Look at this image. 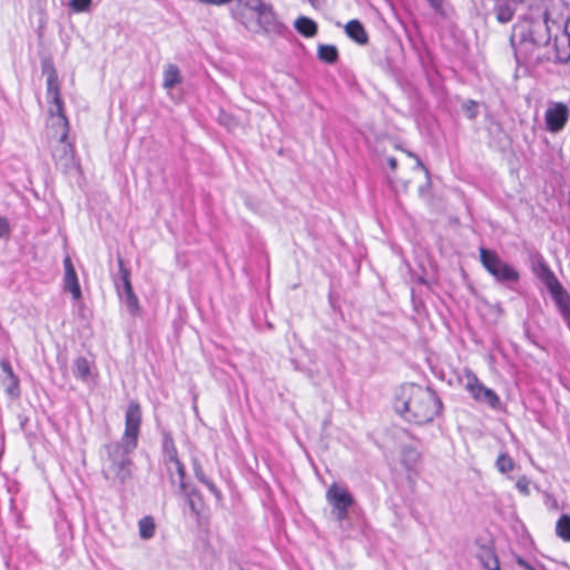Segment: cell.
Wrapping results in <instances>:
<instances>
[{
    "instance_id": "obj_1",
    "label": "cell",
    "mask_w": 570,
    "mask_h": 570,
    "mask_svg": "<svg viewBox=\"0 0 570 570\" xmlns=\"http://www.w3.org/2000/svg\"><path fill=\"white\" fill-rule=\"evenodd\" d=\"M46 102H47V133L54 160L61 172L72 169V155L70 128L61 100L59 77L55 68L49 67L46 82Z\"/></svg>"
},
{
    "instance_id": "obj_2",
    "label": "cell",
    "mask_w": 570,
    "mask_h": 570,
    "mask_svg": "<svg viewBox=\"0 0 570 570\" xmlns=\"http://www.w3.org/2000/svg\"><path fill=\"white\" fill-rule=\"evenodd\" d=\"M396 415L409 424H430L442 410L440 399L429 387L407 382L396 389L393 398Z\"/></svg>"
},
{
    "instance_id": "obj_3",
    "label": "cell",
    "mask_w": 570,
    "mask_h": 570,
    "mask_svg": "<svg viewBox=\"0 0 570 570\" xmlns=\"http://www.w3.org/2000/svg\"><path fill=\"white\" fill-rule=\"evenodd\" d=\"M383 154L391 174L404 190L418 191L424 189L429 182L426 169L409 153L398 146H387Z\"/></svg>"
},
{
    "instance_id": "obj_4",
    "label": "cell",
    "mask_w": 570,
    "mask_h": 570,
    "mask_svg": "<svg viewBox=\"0 0 570 570\" xmlns=\"http://www.w3.org/2000/svg\"><path fill=\"white\" fill-rule=\"evenodd\" d=\"M143 424V413L141 404L137 401L130 402L126 413L125 431L122 439L113 446H107V457L119 470H125L130 465V456L135 452L139 445Z\"/></svg>"
},
{
    "instance_id": "obj_5",
    "label": "cell",
    "mask_w": 570,
    "mask_h": 570,
    "mask_svg": "<svg viewBox=\"0 0 570 570\" xmlns=\"http://www.w3.org/2000/svg\"><path fill=\"white\" fill-rule=\"evenodd\" d=\"M163 456L173 484L180 489V493L185 495L186 498L189 499L190 506L192 507L194 512L199 516H202L204 512V502H203L202 497L190 480L189 475L186 474L184 465L178 457L174 439L169 433H167L164 438Z\"/></svg>"
},
{
    "instance_id": "obj_6",
    "label": "cell",
    "mask_w": 570,
    "mask_h": 570,
    "mask_svg": "<svg viewBox=\"0 0 570 570\" xmlns=\"http://www.w3.org/2000/svg\"><path fill=\"white\" fill-rule=\"evenodd\" d=\"M233 15L249 31H270L275 27V18L269 6L260 1H238L232 8Z\"/></svg>"
},
{
    "instance_id": "obj_7",
    "label": "cell",
    "mask_w": 570,
    "mask_h": 570,
    "mask_svg": "<svg viewBox=\"0 0 570 570\" xmlns=\"http://www.w3.org/2000/svg\"><path fill=\"white\" fill-rule=\"evenodd\" d=\"M538 273H539L543 282H545L547 288L550 291L551 295L554 296L555 301L560 307L562 314L570 321V296L567 293V291L558 282L556 277L551 273L550 270L545 264L539 263Z\"/></svg>"
},
{
    "instance_id": "obj_8",
    "label": "cell",
    "mask_w": 570,
    "mask_h": 570,
    "mask_svg": "<svg viewBox=\"0 0 570 570\" xmlns=\"http://www.w3.org/2000/svg\"><path fill=\"white\" fill-rule=\"evenodd\" d=\"M482 261L484 268L493 275L504 281H518L519 275L514 268L504 263L493 249H482Z\"/></svg>"
},
{
    "instance_id": "obj_9",
    "label": "cell",
    "mask_w": 570,
    "mask_h": 570,
    "mask_svg": "<svg viewBox=\"0 0 570 570\" xmlns=\"http://www.w3.org/2000/svg\"><path fill=\"white\" fill-rule=\"evenodd\" d=\"M328 501L339 517L344 518L353 506L351 493L340 484H333L328 491Z\"/></svg>"
},
{
    "instance_id": "obj_10",
    "label": "cell",
    "mask_w": 570,
    "mask_h": 570,
    "mask_svg": "<svg viewBox=\"0 0 570 570\" xmlns=\"http://www.w3.org/2000/svg\"><path fill=\"white\" fill-rule=\"evenodd\" d=\"M467 389L478 401L489 404L491 407H500V399L493 392L488 389L484 383L479 381L478 378L474 373L468 372L467 373Z\"/></svg>"
},
{
    "instance_id": "obj_11",
    "label": "cell",
    "mask_w": 570,
    "mask_h": 570,
    "mask_svg": "<svg viewBox=\"0 0 570 570\" xmlns=\"http://www.w3.org/2000/svg\"><path fill=\"white\" fill-rule=\"evenodd\" d=\"M119 275L122 279L123 288H124L125 296H126V303H128V309L130 312L136 316L141 314V305H139V300L136 295L135 291H134L133 283L130 279V273L128 271V266L125 264L124 261L119 259Z\"/></svg>"
},
{
    "instance_id": "obj_12",
    "label": "cell",
    "mask_w": 570,
    "mask_h": 570,
    "mask_svg": "<svg viewBox=\"0 0 570 570\" xmlns=\"http://www.w3.org/2000/svg\"><path fill=\"white\" fill-rule=\"evenodd\" d=\"M569 118V109L564 104H556L551 106L546 113V124L553 133L560 132L565 128Z\"/></svg>"
},
{
    "instance_id": "obj_13",
    "label": "cell",
    "mask_w": 570,
    "mask_h": 570,
    "mask_svg": "<svg viewBox=\"0 0 570 570\" xmlns=\"http://www.w3.org/2000/svg\"><path fill=\"white\" fill-rule=\"evenodd\" d=\"M65 270V288L67 292L70 293V295L75 300L82 299V288L79 281H78L77 272H76L75 266L72 263V259L67 256L64 261Z\"/></svg>"
},
{
    "instance_id": "obj_14",
    "label": "cell",
    "mask_w": 570,
    "mask_h": 570,
    "mask_svg": "<svg viewBox=\"0 0 570 570\" xmlns=\"http://www.w3.org/2000/svg\"><path fill=\"white\" fill-rule=\"evenodd\" d=\"M1 370H3V385L6 393L8 394L9 398L16 400L20 396V379L15 374L10 363L7 362L6 360L1 362Z\"/></svg>"
},
{
    "instance_id": "obj_15",
    "label": "cell",
    "mask_w": 570,
    "mask_h": 570,
    "mask_svg": "<svg viewBox=\"0 0 570 570\" xmlns=\"http://www.w3.org/2000/svg\"><path fill=\"white\" fill-rule=\"evenodd\" d=\"M477 557L484 568L488 570H501L498 556L495 554L493 545L490 544H478L477 546Z\"/></svg>"
},
{
    "instance_id": "obj_16",
    "label": "cell",
    "mask_w": 570,
    "mask_h": 570,
    "mask_svg": "<svg viewBox=\"0 0 570 570\" xmlns=\"http://www.w3.org/2000/svg\"><path fill=\"white\" fill-rule=\"evenodd\" d=\"M557 56L562 61H566L570 59V20L566 22L564 31L557 36L555 42Z\"/></svg>"
},
{
    "instance_id": "obj_17",
    "label": "cell",
    "mask_w": 570,
    "mask_h": 570,
    "mask_svg": "<svg viewBox=\"0 0 570 570\" xmlns=\"http://www.w3.org/2000/svg\"><path fill=\"white\" fill-rule=\"evenodd\" d=\"M183 81V76L178 65L167 64L164 68L163 85L165 88L172 89Z\"/></svg>"
},
{
    "instance_id": "obj_18",
    "label": "cell",
    "mask_w": 570,
    "mask_h": 570,
    "mask_svg": "<svg viewBox=\"0 0 570 570\" xmlns=\"http://www.w3.org/2000/svg\"><path fill=\"white\" fill-rule=\"evenodd\" d=\"M346 33L350 38L353 39L357 44L364 45L369 42L368 33L366 28L357 20L350 22L346 28Z\"/></svg>"
},
{
    "instance_id": "obj_19",
    "label": "cell",
    "mask_w": 570,
    "mask_h": 570,
    "mask_svg": "<svg viewBox=\"0 0 570 570\" xmlns=\"http://www.w3.org/2000/svg\"><path fill=\"white\" fill-rule=\"evenodd\" d=\"M72 373L77 379L86 381L91 376V366L86 357H81L76 359L72 364Z\"/></svg>"
},
{
    "instance_id": "obj_20",
    "label": "cell",
    "mask_w": 570,
    "mask_h": 570,
    "mask_svg": "<svg viewBox=\"0 0 570 570\" xmlns=\"http://www.w3.org/2000/svg\"><path fill=\"white\" fill-rule=\"evenodd\" d=\"M295 27L301 35L305 37H313L318 33V25L310 18L302 17L296 20Z\"/></svg>"
},
{
    "instance_id": "obj_21",
    "label": "cell",
    "mask_w": 570,
    "mask_h": 570,
    "mask_svg": "<svg viewBox=\"0 0 570 570\" xmlns=\"http://www.w3.org/2000/svg\"><path fill=\"white\" fill-rule=\"evenodd\" d=\"M156 532V523L152 516H146L139 521V534L143 539L148 540L154 537Z\"/></svg>"
},
{
    "instance_id": "obj_22",
    "label": "cell",
    "mask_w": 570,
    "mask_h": 570,
    "mask_svg": "<svg viewBox=\"0 0 570 570\" xmlns=\"http://www.w3.org/2000/svg\"><path fill=\"white\" fill-rule=\"evenodd\" d=\"M318 55L321 61H325L328 64H333L338 61V49L334 46L330 45H322L318 47Z\"/></svg>"
},
{
    "instance_id": "obj_23",
    "label": "cell",
    "mask_w": 570,
    "mask_h": 570,
    "mask_svg": "<svg viewBox=\"0 0 570 570\" xmlns=\"http://www.w3.org/2000/svg\"><path fill=\"white\" fill-rule=\"evenodd\" d=\"M556 534L560 539L570 543V516L564 515L557 521Z\"/></svg>"
},
{
    "instance_id": "obj_24",
    "label": "cell",
    "mask_w": 570,
    "mask_h": 570,
    "mask_svg": "<svg viewBox=\"0 0 570 570\" xmlns=\"http://www.w3.org/2000/svg\"><path fill=\"white\" fill-rule=\"evenodd\" d=\"M495 465H497V468H498L501 474H509L516 467L515 461H514L508 454H501V456H499Z\"/></svg>"
},
{
    "instance_id": "obj_25",
    "label": "cell",
    "mask_w": 570,
    "mask_h": 570,
    "mask_svg": "<svg viewBox=\"0 0 570 570\" xmlns=\"http://www.w3.org/2000/svg\"><path fill=\"white\" fill-rule=\"evenodd\" d=\"M91 5H92V1H72L70 3L72 10L77 11V13L87 10Z\"/></svg>"
},
{
    "instance_id": "obj_26",
    "label": "cell",
    "mask_w": 570,
    "mask_h": 570,
    "mask_svg": "<svg viewBox=\"0 0 570 570\" xmlns=\"http://www.w3.org/2000/svg\"><path fill=\"white\" fill-rule=\"evenodd\" d=\"M9 232H10L9 223L6 221V219H3V223H1V236H3V238H6V236H8Z\"/></svg>"
}]
</instances>
